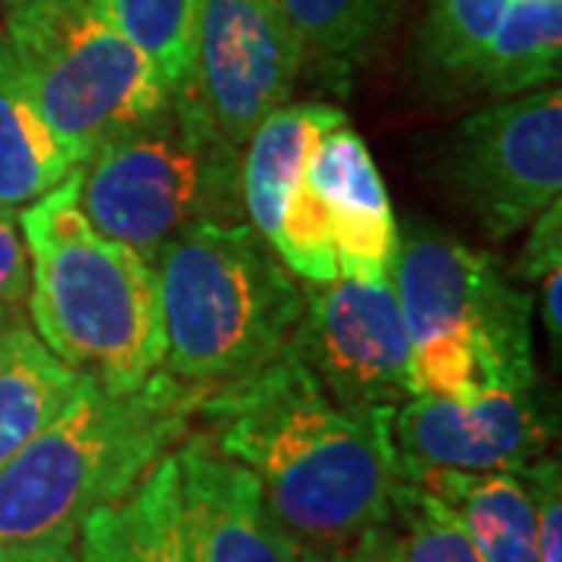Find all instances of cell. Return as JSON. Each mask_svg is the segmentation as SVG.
I'll return each mask as SVG.
<instances>
[{"label":"cell","mask_w":562,"mask_h":562,"mask_svg":"<svg viewBox=\"0 0 562 562\" xmlns=\"http://www.w3.org/2000/svg\"><path fill=\"white\" fill-rule=\"evenodd\" d=\"M206 438L262 484L281 525L306 547H344L394 516L401 462L394 409L338 403L288 350L238 384L206 394Z\"/></svg>","instance_id":"obj_1"},{"label":"cell","mask_w":562,"mask_h":562,"mask_svg":"<svg viewBox=\"0 0 562 562\" xmlns=\"http://www.w3.org/2000/svg\"><path fill=\"white\" fill-rule=\"evenodd\" d=\"M203 397L166 369L132 391L81 379L60 416L0 465V543H76L91 513L179 447Z\"/></svg>","instance_id":"obj_2"},{"label":"cell","mask_w":562,"mask_h":562,"mask_svg":"<svg viewBox=\"0 0 562 562\" xmlns=\"http://www.w3.org/2000/svg\"><path fill=\"white\" fill-rule=\"evenodd\" d=\"M79 166L20 213L29 247V316L38 338L81 379L132 391L162 369L157 269L85 216Z\"/></svg>","instance_id":"obj_3"},{"label":"cell","mask_w":562,"mask_h":562,"mask_svg":"<svg viewBox=\"0 0 562 562\" xmlns=\"http://www.w3.org/2000/svg\"><path fill=\"white\" fill-rule=\"evenodd\" d=\"M154 269L162 369L203 394L260 372L301 325L303 291L250 222H201L166 244Z\"/></svg>","instance_id":"obj_4"},{"label":"cell","mask_w":562,"mask_h":562,"mask_svg":"<svg viewBox=\"0 0 562 562\" xmlns=\"http://www.w3.org/2000/svg\"><path fill=\"white\" fill-rule=\"evenodd\" d=\"M391 281L409 338L413 397L472 403L535 387L531 294L501 262L438 228L397 241Z\"/></svg>","instance_id":"obj_5"},{"label":"cell","mask_w":562,"mask_h":562,"mask_svg":"<svg viewBox=\"0 0 562 562\" xmlns=\"http://www.w3.org/2000/svg\"><path fill=\"white\" fill-rule=\"evenodd\" d=\"M79 172L91 225L150 266L201 222H241V150L222 138L184 81Z\"/></svg>","instance_id":"obj_6"},{"label":"cell","mask_w":562,"mask_h":562,"mask_svg":"<svg viewBox=\"0 0 562 562\" xmlns=\"http://www.w3.org/2000/svg\"><path fill=\"white\" fill-rule=\"evenodd\" d=\"M0 38L72 166L154 116L172 94L91 0H16Z\"/></svg>","instance_id":"obj_7"},{"label":"cell","mask_w":562,"mask_h":562,"mask_svg":"<svg viewBox=\"0 0 562 562\" xmlns=\"http://www.w3.org/2000/svg\"><path fill=\"white\" fill-rule=\"evenodd\" d=\"M457 201L487 238L519 235L562 194V94L538 88L460 122L447 154Z\"/></svg>","instance_id":"obj_8"},{"label":"cell","mask_w":562,"mask_h":562,"mask_svg":"<svg viewBox=\"0 0 562 562\" xmlns=\"http://www.w3.org/2000/svg\"><path fill=\"white\" fill-rule=\"evenodd\" d=\"M291 350L344 406L397 409L413 397L409 338L391 276L310 284Z\"/></svg>","instance_id":"obj_9"},{"label":"cell","mask_w":562,"mask_h":562,"mask_svg":"<svg viewBox=\"0 0 562 562\" xmlns=\"http://www.w3.org/2000/svg\"><path fill=\"white\" fill-rule=\"evenodd\" d=\"M301 69L279 0H203L184 85L228 144L241 150L254 128L291 101Z\"/></svg>","instance_id":"obj_10"},{"label":"cell","mask_w":562,"mask_h":562,"mask_svg":"<svg viewBox=\"0 0 562 562\" xmlns=\"http://www.w3.org/2000/svg\"><path fill=\"white\" fill-rule=\"evenodd\" d=\"M557 438V413L541 384L487 394L472 403L416 394L391 416L401 472H519Z\"/></svg>","instance_id":"obj_11"},{"label":"cell","mask_w":562,"mask_h":562,"mask_svg":"<svg viewBox=\"0 0 562 562\" xmlns=\"http://www.w3.org/2000/svg\"><path fill=\"white\" fill-rule=\"evenodd\" d=\"M179 531L188 562H301V543L281 525L260 479L203 435L176 447Z\"/></svg>","instance_id":"obj_12"},{"label":"cell","mask_w":562,"mask_h":562,"mask_svg":"<svg viewBox=\"0 0 562 562\" xmlns=\"http://www.w3.org/2000/svg\"><path fill=\"white\" fill-rule=\"evenodd\" d=\"M306 181L319 198L341 279L375 281L391 276L397 257V222L384 181L366 140L344 122L322 135L306 162Z\"/></svg>","instance_id":"obj_13"},{"label":"cell","mask_w":562,"mask_h":562,"mask_svg":"<svg viewBox=\"0 0 562 562\" xmlns=\"http://www.w3.org/2000/svg\"><path fill=\"white\" fill-rule=\"evenodd\" d=\"M401 479L419 484L462 525L484 562H541L535 509L513 472L416 469Z\"/></svg>","instance_id":"obj_14"},{"label":"cell","mask_w":562,"mask_h":562,"mask_svg":"<svg viewBox=\"0 0 562 562\" xmlns=\"http://www.w3.org/2000/svg\"><path fill=\"white\" fill-rule=\"evenodd\" d=\"M331 103H284L254 128L241 150V203L250 228L272 247L281 203L306 172L322 135L344 125Z\"/></svg>","instance_id":"obj_15"},{"label":"cell","mask_w":562,"mask_h":562,"mask_svg":"<svg viewBox=\"0 0 562 562\" xmlns=\"http://www.w3.org/2000/svg\"><path fill=\"white\" fill-rule=\"evenodd\" d=\"M79 562H188L179 531V462L169 450L132 494L79 528Z\"/></svg>","instance_id":"obj_16"},{"label":"cell","mask_w":562,"mask_h":562,"mask_svg":"<svg viewBox=\"0 0 562 562\" xmlns=\"http://www.w3.org/2000/svg\"><path fill=\"white\" fill-rule=\"evenodd\" d=\"M403 0H279L301 47V66L335 91H350L382 50Z\"/></svg>","instance_id":"obj_17"},{"label":"cell","mask_w":562,"mask_h":562,"mask_svg":"<svg viewBox=\"0 0 562 562\" xmlns=\"http://www.w3.org/2000/svg\"><path fill=\"white\" fill-rule=\"evenodd\" d=\"M79 384L25 316L0 322V465L60 416Z\"/></svg>","instance_id":"obj_18"},{"label":"cell","mask_w":562,"mask_h":562,"mask_svg":"<svg viewBox=\"0 0 562 562\" xmlns=\"http://www.w3.org/2000/svg\"><path fill=\"white\" fill-rule=\"evenodd\" d=\"M72 169L69 154L38 113L0 38V210L20 216Z\"/></svg>","instance_id":"obj_19"},{"label":"cell","mask_w":562,"mask_h":562,"mask_svg":"<svg viewBox=\"0 0 562 562\" xmlns=\"http://www.w3.org/2000/svg\"><path fill=\"white\" fill-rule=\"evenodd\" d=\"M562 0H509L472 72V88L519 98L560 79Z\"/></svg>","instance_id":"obj_20"},{"label":"cell","mask_w":562,"mask_h":562,"mask_svg":"<svg viewBox=\"0 0 562 562\" xmlns=\"http://www.w3.org/2000/svg\"><path fill=\"white\" fill-rule=\"evenodd\" d=\"M120 35L157 66L166 88H179L194 66L203 0H91Z\"/></svg>","instance_id":"obj_21"},{"label":"cell","mask_w":562,"mask_h":562,"mask_svg":"<svg viewBox=\"0 0 562 562\" xmlns=\"http://www.w3.org/2000/svg\"><path fill=\"white\" fill-rule=\"evenodd\" d=\"M509 0H431L422 25V66L443 85H469Z\"/></svg>","instance_id":"obj_22"},{"label":"cell","mask_w":562,"mask_h":562,"mask_svg":"<svg viewBox=\"0 0 562 562\" xmlns=\"http://www.w3.org/2000/svg\"><path fill=\"white\" fill-rule=\"evenodd\" d=\"M394 562H484L462 525L419 484L401 479L391 516Z\"/></svg>","instance_id":"obj_23"},{"label":"cell","mask_w":562,"mask_h":562,"mask_svg":"<svg viewBox=\"0 0 562 562\" xmlns=\"http://www.w3.org/2000/svg\"><path fill=\"white\" fill-rule=\"evenodd\" d=\"M522 479L525 491L535 509V528H538V557L541 562H562V475L560 462L541 460L528 462L516 472Z\"/></svg>","instance_id":"obj_24"},{"label":"cell","mask_w":562,"mask_h":562,"mask_svg":"<svg viewBox=\"0 0 562 562\" xmlns=\"http://www.w3.org/2000/svg\"><path fill=\"white\" fill-rule=\"evenodd\" d=\"M32 288L29 247L22 238L20 216L0 210V322L25 316Z\"/></svg>","instance_id":"obj_25"},{"label":"cell","mask_w":562,"mask_h":562,"mask_svg":"<svg viewBox=\"0 0 562 562\" xmlns=\"http://www.w3.org/2000/svg\"><path fill=\"white\" fill-rule=\"evenodd\" d=\"M528 241L516 266V276L525 281L543 279L550 269L562 266V203L553 201L538 220L528 225Z\"/></svg>","instance_id":"obj_26"},{"label":"cell","mask_w":562,"mask_h":562,"mask_svg":"<svg viewBox=\"0 0 562 562\" xmlns=\"http://www.w3.org/2000/svg\"><path fill=\"white\" fill-rule=\"evenodd\" d=\"M301 562H394L391 522L344 547H306L301 550Z\"/></svg>","instance_id":"obj_27"},{"label":"cell","mask_w":562,"mask_h":562,"mask_svg":"<svg viewBox=\"0 0 562 562\" xmlns=\"http://www.w3.org/2000/svg\"><path fill=\"white\" fill-rule=\"evenodd\" d=\"M0 562H79L76 547L57 543H0Z\"/></svg>","instance_id":"obj_28"},{"label":"cell","mask_w":562,"mask_h":562,"mask_svg":"<svg viewBox=\"0 0 562 562\" xmlns=\"http://www.w3.org/2000/svg\"><path fill=\"white\" fill-rule=\"evenodd\" d=\"M543 328L550 335V341L560 347L562 335V306H560V288H562V266L550 269L543 276Z\"/></svg>","instance_id":"obj_29"},{"label":"cell","mask_w":562,"mask_h":562,"mask_svg":"<svg viewBox=\"0 0 562 562\" xmlns=\"http://www.w3.org/2000/svg\"><path fill=\"white\" fill-rule=\"evenodd\" d=\"M10 3H16V0H0V7H10Z\"/></svg>","instance_id":"obj_30"}]
</instances>
